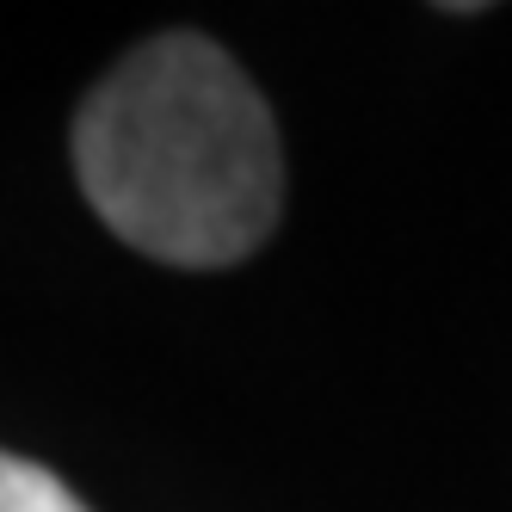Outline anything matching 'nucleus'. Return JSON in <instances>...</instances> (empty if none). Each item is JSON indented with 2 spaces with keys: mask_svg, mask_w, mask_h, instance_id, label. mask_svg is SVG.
<instances>
[{
  "mask_svg": "<svg viewBox=\"0 0 512 512\" xmlns=\"http://www.w3.org/2000/svg\"><path fill=\"white\" fill-rule=\"evenodd\" d=\"M75 179L99 223L161 266H235L284 204L266 99L198 31L130 50L75 118Z\"/></svg>",
  "mask_w": 512,
  "mask_h": 512,
  "instance_id": "f257e3e1",
  "label": "nucleus"
},
{
  "mask_svg": "<svg viewBox=\"0 0 512 512\" xmlns=\"http://www.w3.org/2000/svg\"><path fill=\"white\" fill-rule=\"evenodd\" d=\"M0 512H87L75 488L56 482L44 463L0 451Z\"/></svg>",
  "mask_w": 512,
  "mask_h": 512,
  "instance_id": "f03ea898",
  "label": "nucleus"
}]
</instances>
